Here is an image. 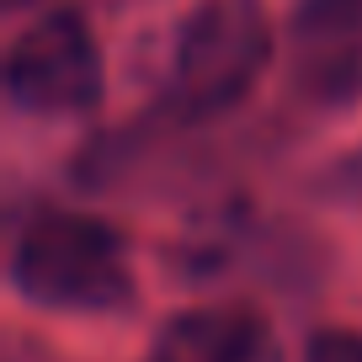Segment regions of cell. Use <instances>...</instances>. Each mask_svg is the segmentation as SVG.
<instances>
[{"label":"cell","mask_w":362,"mask_h":362,"mask_svg":"<svg viewBox=\"0 0 362 362\" xmlns=\"http://www.w3.org/2000/svg\"><path fill=\"white\" fill-rule=\"evenodd\" d=\"M304 362H362V336L357 330H315V336L304 341Z\"/></svg>","instance_id":"cell-6"},{"label":"cell","mask_w":362,"mask_h":362,"mask_svg":"<svg viewBox=\"0 0 362 362\" xmlns=\"http://www.w3.org/2000/svg\"><path fill=\"white\" fill-rule=\"evenodd\" d=\"M6 6H11V11H22V6H33V0H6Z\"/></svg>","instance_id":"cell-7"},{"label":"cell","mask_w":362,"mask_h":362,"mask_svg":"<svg viewBox=\"0 0 362 362\" xmlns=\"http://www.w3.org/2000/svg\"><path fill=\"white\" fill-rule=\"evenodd\" d=\"M277 33L261 0H192L165 59V102L181 117H224L261 86Z\"/></svg>","instance_id":"cell-2"},{"label":"cell","mask_w":362,"mask_h":362,"mask_svg":"<svg viewBox=\"0 0 362 362\" xmlns=\"http://www.w3.org/2000/svg\"><path fill=\"white\" fill-rule=\"evenodd\" d=\"M144 362H283V346L261 309L197 304L160 325Z\"/></svg>","instance_id":"cell-5"},{"label":"cell","mask_w":362,"mask_h":362,"mask_svg":"<svg viewBox=\"0 0 362 362\" xmlns=\"http://www.w3.org/2000/svg\"><path fill=\"white\" fill-rule=\"evenodd\" d=\"M288 37L293 80L309 102L346 107L362 96V0H298Z\"/></svg>","instance_id":"cell-4"},{"label":"cell","mask_w":362,"mask_h":362,"mask_svg":"<svg viewBox=\"0 0 362 362\" xmlns=\"http://www.w3.org/2000/svg\"><path fill=\"white\" fill-rule=\"evenodd\" d=\"M6 102L27 117H90L107 102V54L80 6H54L11 37Z\"/></svg>","instance_id":"cell-3"},{"label":"cell","mask_w":362,"mask_h":362,"mask_svg":"<svg viewBox=\"0 0 362 362\" xmlns=\"http://www.w3.org/2000/svg\"><path fill=\"white\" fill-rule=\"evenodd\" d=\"M11 288L54 315H117L134 304V256L117 224L43 203L11 235Z\"/></svg>","instance_id":"cell-1"}]
</instances>
